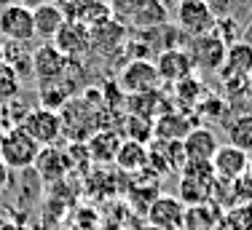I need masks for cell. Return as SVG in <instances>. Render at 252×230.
Segmentation results:
<instances>
[{
  "instance_id": "ac0fdd59",
  "label": "cell",
  "mask_w": 252,
  "mask_h": 230,
  "mask_svg": "<svg viewBox=\"0 0 252 230\" xmlns=\"http://www.w3.org/2000/svg\"><path fill=\"white\" fill-rule=\"evenodd\" d=\"M35 169H38V177L46 179V182H57L67 174L70 169V158L67 153H59L57 147H40V155L35 161Z\"/></svg>"
},
{
  "instance_id": "ffe728a7",
  "label": "cell",
  "mask_w": 252,
  "mask_h": 230,
  "mask_svg": "<svg viewBox=\"0 0 252 230\" xmlns=\"http://www.w3.org/2000/svg\"><path fill=\"white\" fill-rule=\"evenodd\" d=\"M223 217L215 203H199V206H185L183 230H215Z\"/></svg>"
},
{
  "instance_id": "277c9868",
  "label": "cell",
  "mask_w": 252,
  "mask_h": 230,
  "mask_svg": "<svg viewBox=\"0 0 252 230\" xmlns=\"http://www.w3.org/2000/svg\"><path fill=\"white\" fill-rule=\"evenodd\" d=\"M0 38L5 43H30L35 40V24H32V11L25 5H5L0 8Z\"/></svg>"
},
{
  "instance_id": "9c48e42d",
  "label": "cell",
  "mask_w": 252,
  "mask_h": 230,
  "mask_svg": "<svg viewBox=\"0 0 252 230\" xmlns=\"http://www.w3.org/2000/svg\"><path fill=\"white\" fill-rule=\"evenodd\" d=\"M185 206L177 196H156L148 206V225L158 230H183Z\"/></svg>"
},
{
  "instance_id": "4dcf8cb0",
  "label": "cell",
  "mask_w": 252,
  "mask_h": 230,
  "mask_svg": "<svg viewBox=\"0 0 252 230\" xmlns=\"http://www.w3.org/2000/svg\"><path fill=\"white\" fill-rule=\"evenodd\" d=\"M43 3H51V0H19V5H25V8H38V5H43Z\"/></svg>"
},
{
  "instance_id": "5b68a950",
  "label": "cell",
  "mask_w": 252,
  "mask_h": 230,
  "mask_svg": "<svg viewBox=\"0 0 252 230\" xmlns=\"http://www.w3.org/2000/svg\"><path fill=\"white\" fill-rule=\"evenodd\" d=\"M124 14V27L140 29V32H153V29L169 24V8L161 5L158 0H134Z\"/></svg>"
},
{
  "instance_id": "2e32d148",
  "label": "cell",
  "mask_w": 252,
  "mask_h": 230,
  "mask_svg": "<svg viewBox=\"0 0 252 230\" xmlns=\"http://www.w3.org/2000/svg\"><path fill=\"white\" fill-rule=\"evenodd\" d=\"M64 22H67V16H64V11L59 8L54 0H51V3L38 5V8H32L35 38H40V40H54V38H57V32L62 29Z\"/></svg>"
},
{
  "instance_id": "8d00e7d4",
  "label": "cell",
  "mask_w": 252,
  "mask_h": 230,
  "mask_svg": "<svg viewBox=\"0 0 252 230\" xmlns=\"http://www.w3.org/2000/svg\"><path fill=\"white\" fill-rule=\"evenodd\" d=\"M142 230H158V228H153V225H145V228H142Z\"/></svg>"
},
{
  "instance_id": "7a4b0ae2",
  "label": "cell",
  "mask_w": 252,
  "mask_h": 230,
  "mask_svg": "<svg viewBox=\"0 0 252 230\" xmlns=\"http://www.w3.org/2000/svg\"><path fill=\"white\" fill-rule=\"evenodd\" d=\"M158 83H161V78H158L156 64L151 59H131V62H126L124 70L118 72V86H121V91L129 94V96L158 91Z\"/></svg>"
},
{
  "instance_id": "e0dca14e",
  "label": "cell",
  "mask_w": 252,
  "mask_h": 230,
  "mask_svg": "<svg viewBox=\"0 0 252 230\" xmlns=\"http://www.w3.org/2000/svg\"><path fill=\"white\" fill-rule=\"evenodd\" d=\"M89 38H92V48H97L99 54H107L113 48V51H118L121 46H126V27L118 19H110L105 24H99V27L89 29Z\"/></svg>"
},
{
  "instance_id": "8fae6325",
  "label": "cell",
  "mask_w": 252,
  "mask_h": 230,
  "mask_svg": "<svg viewBox=\"0 0 252 230\" xmlns=\"http://www.w3.org/2000/svg\"><path fill=\"white\" fill-rule=\"evenodd\" d=\"M209 163H212L215 179H220V182H233L242 174H247V153H242L233 144H220Z\"/></svg>"
},
{
  "instance_id": "9a60e30c",
  "label": "cell",
  "mask_w": 252,
  "mask_h": 230,
  "mask_svg": "<svg viewBox=\"0 0 252 230\" xmlns=\"http://www.w3.org/2000/svg\"><path fill=\"white\" fill-rule=\"evenodd\" d=\"M252 72V46L244 38L225 48V59L220 67V78H247Z\"/></svg>"
},
{
  "instance_id": "4316f807",
  "label": "cell",
  "mask_w": 252,
  "mask_h": 230,
  "mask_svg": "<svg viewBox=\"0 0 252 230\" xmlns=\"http://www.w3.org/2000/svg\"><path fill=\"white\" fill-rule=\"evenodd\" d=\"M225 110H228V105L220 96H212V94H204V99L196 105V113H199L201 118H215V120L225 118Z\"/></svg>"
},
{
  "instance_id": "d6a6232c",
  "label": "cell",
  "mask_w": 252,
  "mask_h": 230,
  "mask_svg": "<svg viewBox=\"0 0 252 230\" xmlns=\"http://www.w3.org/2000/svg\"><path fill=\"white\" fill-rule=\"evenodd\" d=\"M247 96H250V99H252V72H250V75H247Z\"/></svg>"
},
{
  "instance_id": "7402d4cb",
  "label": "cell",
  "mask_w": 252,
  "mask_h": 230,
  "mask_svg": "<svg viewBox=\"0 0 252 230\" xmlns=\"http://www.w3.org/2000/svg\"><path fill=\"white\" fill-rule=\"evenodd\" d=\"M121 142L124 139L118 137L116 131H97V134L89 139V144H86L89 158H94L97 163L116 161V153H118V147H121Z\"/></svg>"
},
{
  "instance_id": "ba28073f",
  "label": "cell",
  "mask_w": 252,
  "mask_h": 230,
  "mask_svg": "<svg viewBox=\"0 0 252 230\" xmlns=\"http://www.w3.org/2000/svg\"><path fill=\"white\" fill-rule=\"evenodd\" d=\"M225 48H228V46L218 38V35H215V29H212V32L201 35V38H190V46L185 48V51H188L193 67L212 72V70H220V67H223Z\"/></svg>"
},
{
  "instance_id": "d4e9b609",
  "label": "cell",
  "mask_w": 252,
  "mask_h": 230,
  "mask_svg": "<svg viewBox=\"0 0 252 230\" xmlns=\"http://www.w3.org/2000/svg\"><path fill=\"white\" fill-rule=\"evenodd\" d=\"M22 91V75H16V70L11 64L0 62V105H11L19 99Z\"/></svg>"
},
{
  "instance_id": "1f68e13d",
  "label": "cell",
  "mask_w": 252,
  "mask_h": 230,
  "mask_svg": "<svg viewBox=\"0 0 252 230\" xmlns=\"http://www.w3.org/2000/svg\"><path fill=\"white\" fill-rule=\"evenodd\" d=\"M158 3L166 5V8H169V5H172V8H177V3H183V0H158Z\"/></svg>"
},
{
  "instance_id": "7c38bea8",
  "label": "cell",
  "mask_w": 252,
  "mask_h": 230,
  "mask_svg": "<svg viewBox=\"0 0 252 230\" xmlns=\"http://www.w3.org/2000/svg\"><path fill=\"white\" fill-rule=\"evenodd\" d=\"M193 126L196 123L188 118V113L169 110L153 120V139H158V142H183Z\"/></svg>"
},
{
  "instance_id": "52a82bcc",
  "label": "cell",
  "mask_w": 252,
  "mask_h": 230,
  "mask_svg": "<svg viewBox=\"0 0 252 230\" xmlns=\"http://www.w3.org/2000/svg\"><path fill=\"white\" fill-rule=\"evenodd\" d=\"M22 129L27 131L40 147H54L62 137V120H59V113L46 110V107H35L25 115L22 120Z\"/></svg>"
},
{
  "instance_id": "836d02e7",
  "label": "cell",
  "mask_w": 252,
  "mask_h": 230,
  "mask_svg": "<svg viewBox=\"0 0 252 230\" xmlns=\"http://www.w3.org/2000/svg\"><path fill=\"white\" fill-rule=\"evenodd\" d=\"M247 174H250V177H252V153L247 155Z\"/></svg>"
},
{
  "instance_id": "6da1fadb",
  "label": "cell",
  "mask_w": 252,
  "mask_h": 230,
  "mask_svg": "<svg viewBox=\"0 0 252 230\" xmlns=\"http://www.w3.org/2000/svg\"><path fill=\"white\" fill-rule=\"evenodd\" d=\"M40 155V144L27 134L22 126L16 129H5L0 134V161L11 169V172H25L35 166Z\"/></svg>"
},
{
  "instance_id": "484cf974",
  "label": "cell",
  "mask_w": 252,
  "mask_h": 230,
  "mask_svg": "<svg viewBox=\"0 0 252 230\" xmlns=\"http://www.w3.org/2000/svg\"><path fill=\"white\" fill-rule=\"evenodd\" d=\"M126 129H129V139H131V142L145 144V142H151V139H153V120L129 115V118H126Z\"/></svg>"
},
{
  "instance_id": "d590c367",
  "label": "cell",
  "mask_w": 252,
  "mask_h": 230,
  "mask_svg": "<svg viewBox=\"0 0 252 230\" xmlns=\"http://www.w3.org/2000/svg\"><path fill=\"white\" fill-rule=\"evenodd\" d=\"M3 230H27V228H19V225H5Z\"/></svg>"
},
{
  "instance_id": "44dd1931",
  "label": "cell",
  "mask_w": 252,
  "mask_h": 230,
  "mask_svg": "<svg viewBox=\"0 0 252 230\" xmlns=\"http://www.w3.org/2000/svg\"><path fill=\"white\" fill-rule=\"evenodd\" d=\"M116 163H118V169H124V172H129V174L142 172V169L148 166V144L124 139L118 153H116Z\"/></svg>"
},
{
  "instance_id": "f546056e",
  "label": "cell",
  "mask_w": 252,
  "mask_h": 230,
  "mask_svg": "<svg viewBox=\"0 0 252 230\" xmlns=\"http://www.w3.org/2000/svg\"><path fill=\"white\" fill-rule=\"evenodd\" d=\"M8 185H11V169L5 166L3 161H0V193H3Z\"/></svg>"
},
{
  "instance_id": "cb8c5ba5",
  "label": "cell",
  "mask_w": 252,
  "mask_h": 230,
  "mask_svg": "<svg viewBox=\"0 0 252 230\" xmlns=\"http://www.w3.org/2000/svg\"><path fill=\"white\" fill-rule=\"evenodd\" d=\"M204 94H207L204 91V83L196 75L175 83V102L183 107V110H196V105L204 99Z\"/></svg>"
},
{
  "instance_id": "8992f818",
  "label": "cell",
  "mask_w": 252,
  "mask_h": 230,
  "mask_svg": "<svg viewBox=\"0 0 252 230\" xmlns=\"http://www.w3.org/2000/svg\"><path fill=\"white\" fill-rule=\"evenodd\" d=\"M30 57H32V75L38 78L40 86L59 83L64 78V72H67V64H70V59L64 57L54 43L38 46Z\"/></svg>"
},
{
  "instance_id": "f1b7e54d",
  "label": "cell",
  "mask_w": 252,
  "mask_h": 230,
  "mask_svg": "<svg viewBox=\"0 0 252 230\" xmlns=\"http://www.w3.org/2000/svg\"><path fill=\"white\" fill-rule=\"evenodd\" d=\"M201 3L209 8V14H212L215 19H228L233 5H236V0H201Z\"/></svg>"
},
{
  "instance_id": "e575fe53",
  "label": "cell",
  "mask_w": 252,
  "mask_h": 230,
  "mask_svg": "<svg viewBox=\"0 0 252 230\" xmlns=\"http://www.w3.org/2000/svg\"><path fill=\"white\" fill-rule=\"evenodd\" d=\"M3 54H5V40L0 38V62H3Z\"/></svg>"
},
{
  "instance_id": "5bb4252c",
  "label": "cell",
  "mask_w": 252,
  "mask_h": 230,
  "mask_svg": "<svg viewBox=\"0 0 252 230\" xmlns=\"http://www.w3.org/2000/svg\"><path fill=\"white\" fill-rule=\"evenodd\" d=\"M218 137L209 126H193L190 134L183 139V153L185 161H212V155L218 153Z\"/></svg>"
},
{
  "instance_id": "4fadbf2b",
  "label": "cell",
  "mask_w": 252,
  "mask_h": 230,
  "mask_svg": "<svg viewBox=\"0 0 252 230\" xmlns=\"http://www.w3.org/2000/svg\"><path fill=\"white\" fill-rule=\"evenodd\" d=\"M59 51L64 54L67 59H78L92 48V38H89V29L83 24H78L73 19H67L62 24V29L57 32V38L51 40Z\"/></svg>"
},
{
  "instance_id": "3957f363",
  "label": "cell",
  "mask_w": 252,
  "mask_h": 230,
  "mask_svg": "<svg viewBox=\"0 0 252 230\" xmlns=\"http://www.w3.org/2000/svg\"><path fill=\"white\" fill-rule=\"evenodd\" d=\"M218 19L209 14V8L201 3V0H183L175 8V27L185 38H201V35L212 32Z\"/></svg>"
},
{
  "instance_id": "d6986e66",
  "label": "cell",
  "mask_w": 252,
  "mask_h": 230,
  "mask_svg": "<svg viewBox=\"0 0 252 230\" xmlns=\"http://www.w3.org/2000/svg\"><path fill=\"white\" fill-rule=\"evenodd\" d=\"M212 182L207 179H193V177H180L177 185V198L183 201V206H199V203H209L212 201Z\"/></svg>"
},
{
  "instance_id": "74e56055",
  "label": "cell",
  "mask_w": 252,
  "mask_h": 230,
  "mask_svg": "<svg viewBox=\"0 0 252 230\" xmlns=\"http://www.w3.org/2000/svg\"><path fill=\"white\" fill-rule=\"evenodd\" d=\"M0 123H3V105H0Z\"/></svg>"
},
{
  "instance_id": "603a6c76",
  "label": "cell",
  "mask_w": 252,
  "mask_h": 230,
  "mask_svg": "<svg viewBox=\"0 0 252 230\" xmlns=\"http://www.w3.org/2000/svg\"><path fill=\"white\" fill-rule=\"evenodd\" d=\"M228 144L239 147L242 153H252V113H242L228 123Z\"/></svg>"
},
{
  "instance_id": "83f0119b",
  "label": "cell",
  "mask_w": 252,
  "mask_h": 230,
  "mask_svg": "<svg viewBox=\"0 0 252 230\" xmlns=\"http://www.w3.org/2000/svg\"><path fill=\"white\" fill-rule=\"evenodd\" d=\"M231 196H233V206H242V203H252V177L242 174L239 179L231 182Z\"/></svg>"
},
{
  "instance_id": "30bf717a",
  "label": "cell",
  "mask_w": 252,
  "mask_h": 230,
  "mask_svg": "<svg viewBox=\"0 0 252 230\" xmlns=\"http://www.w3.org/2000/svg\"><path fill=\"white\" fill-rule=\"evenodd\" d=\"M156 72H158L161 83H180L185 81V78L193 75V62H190L188 51L185 48H166V51H158V57H156Z\"/></svg>"
}]
</instances>
